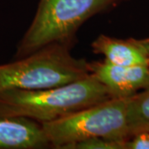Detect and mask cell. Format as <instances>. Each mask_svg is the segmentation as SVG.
<instances>
[{
	"instance_id": "8",
	"label": "cell",
	"mask_w": 149,
	"mask_h": 149,
	"mask_svg": "<svg viewBox=\"0 0 149 149\" xmlns=\"http://www.w3.org/2000/svg\"><path fill=\"white\" fill-rule=\"evenodd\" d=\"M129 138L142 131H149V88L130 97L127 104Z\"/></svg>"
},
{
	"instance_id": "9",
	"label": "cell",
	"mask_w": 149,
	"mask_h": 149,
	"mask_svg": "<svg viewBox=\"0 0 149 149\" xmlns=\"http://www.w3.org/2000/svg\"><path fill=\"white\" fill-rule=\"evenodd\" d=\"M125 142L96 137L71 144L67 149H124Z\"/></svg>"
},
{
	"instance_id": "4",
	"label": "cell",
	"mask_w": 149,
	"mask_h": 149,
	"mask_svg": "<svg viewBox=\"0 0 149 149\" xmlns=\"http://www.w3.org/2000/svg\"><path fill=\"white\" fill-rule=\"evenodd\" d=\"M128 99L112 98L57 120L42 123L51 147L67 149L71 144L96 137L128 140Z\"/></svg>"
},
{
	"instance_id": "2",
	"label": "cell",
	"mask_w": 149,
	"mask_h": 149,
	"mask_svg": "<svg viewBox=\"0 0 149 149\" xmlns=\"http://www.w3.org/2000/svg\"><path fill=\"white\" fill-rule=\"evenodd\" d=\"M71 45L51 44L10 63L0 65V92L42 90L85 78L89 62L70 53Z\"/></svg>"
},
{
	"instance_id": "10",
	"label": "cell",
	"mask_w": 149,
	"mask_h": 149,
	"mask_svg": "<svg viewBox=\"0 0 149 149\" xmlns=\"http://www.w3.org/2000/svg\"><path fill=\"white\" fill-rule=\"evenodd\" d=\"M124 149H149V131L133 134L126 140Z\"/></svg>"
},
{
	"instance_id": "7",
	"label": "cell",
	"mask_w": 149,
	"mask_h": 149,
	"mask_svg": "<svg viewBox=\"0 0 149 149\" xmlns=\"http://www.w3.org/2000/svg\"><path fill=\"white\" fill-rule=\"evenodd\" d=\"M95 54L102 55L104 61L113 65L132 66L147 65L149 59L138 39H118L101 34L91 43Z\"/></svg>"
},
{
	"instance_id": "1",
	"label": "cell",
	"mask_w": 149,
	"mask_h": 149,
	"mask_svg": "<svg viewBox=\"0 0 149 149\" xmlns=\"http://www.w3.org/2000/svg\"><path fill=\"white\" fill-rule=\"evenodd\" d=\"M109 99L112 97L106 87L90 74L81 80L53 88L0 92V114L44 123Z\"/></svg>"
},
{
	"instance_id": "3",
	"label": "cell",
	"mask_w": 149,
	"mask_h": 149,
	"mask_svg": "<svg viewBox=\"0 0 149 149\" xmlns=\"http://www.w3.org/2000/svg\"><path fill=\"white\" fill-rule=\"evenodd\" d=\"M119 0H40L35 17L18 43L16 58L56 43L73 46L85 22L113 7Z\"/></svg>"
},
{
	"instance_id": "5",
	"label": "cell",
	"mask_w": 149,
	"mask_h": 149,
	"mask_svg": "<svg viewBox=\"0 0 149 149\" xmlns=\"http://www.w3.org/2000/svg\"><path fill=\"white\" fill-rule=\"evenodd\" d=\"M90 72L106 87L112 98L128 99L149 88V65L123 66L106 61L89 62Z\"/></svg>"
},
{
	"instance_id": "11",
	"label": "cell",
	"mask_w": 149,
	"mask_h": 149,
	"mask_svg": "<svg viewBox=\"0 0 149 149\" xmlns=\"http://www.w3.org/2000/svg\"><path fill=\"white\" fill-rule=\"evenodd\" d=\"M139 42L141 43V45L143 47L144 50H145L146 53L148 55V57L149 59V37L148 38H145V39L139 40Z\"/></svg>"
},
{
	"instance_id": "6",
	"label": "cell",
	"mask_w": 149,
	"mask_h": 149,
	"mask_svg": "<svg viewBox=\"0 0 149 149\" xmlns=\"http://www.w3.org/2000/svg\"><path fill=\"white\" fill-rule=\"evenodd\" d=\"M52 148L42 123L30 118L0 114V149Z\"/></svg>"
}]
</instances>
